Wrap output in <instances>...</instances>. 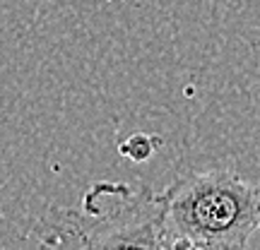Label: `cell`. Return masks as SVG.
<instances>
[{
	"instance_id": "obj_1",
	"label": "cell",
	"mask_w": 260,
	"mask_h": 250,
	"mask_svg": "<svg viewBox=\"0 0 260 250\" xmlns=\"http://www.w3.org/2000/svg\"><path fill=\"white\" fill-rule=\"evenodd\" d=\"M164 231L198 250H248L260 222V193L229 168L178 178L161 193Z\"/></svg>"
},
{
	"instance_id": "obj_2",
	"label": "cell",
	"mask_w": 260,
	"mask_h": 250,
	"mask_svg": "<svg viewBox=\"0 0 260 250\" xmlns=\"http://www.w3.org/2000/svg\"><path fill=\"white\" fill-rule=\"evenodd\" d=\"M161 193L125 183H99L63 226L41 233L44 250H161Z\"/></svg>"
},
{
	"instance_id": "obj_3",
	"label": "cell",
	"mask_w": 260,
	"mask_h": 250,
	"mask_svg": "<svg viewBox=\"0 0 260 250\" xmlns=\"http://www.w3.org/2000/svg\"><path fill=\"white\" fill-rule=\"evenodd\" d=\"M161 250H198L193 248L188 241L178 238V236H171V233L164 231V241H161Z\"/></svg>"
}]
</instances>
